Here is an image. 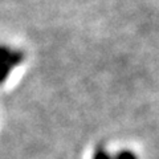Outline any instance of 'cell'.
<instances>
[{"label":"cell","mask_w":159,"mask_h":159,"mask_svg":"<svg viewBox=\"0 0 159 159\" xmlns=\"http://www.w3.org/2000/svg\"><path fill=\"white\" fill-rule=\"evenodd\" d=\"M24 61V53L19 49L0 45V85L6 82L9 74Z\"/></svg>","instance_id":"6da1fadb"},{"label":"cell","mask_w":159,"mask_h":159,"mask_svg":"<svg viewBox=\"0 0 159 159\" xmlns=\"http://www.w3.org/2000/svg\"><path fill=\"white\" fill-rule=\"evenodd\" d=\"M93 159H114L110 154L106 152L105 150H102V148H99V150H97L96 152H94L93 155Z\"/></svg>","instance_id":"7a4b0ae2"},{"label":"cell","mask_w":159,"mask_h":159,"mask_svg":"<svg viewBox=\"0 0 159 159\" xmlns=\"http://www.w3.org/2000/svg\"><path fill=\"white\" fill-rule=\"evenodd\" d=\"M116 159H137V157L131 151H121V152H118Z\"/></svg>","instance_id":"3957f363"}]
</instances>
